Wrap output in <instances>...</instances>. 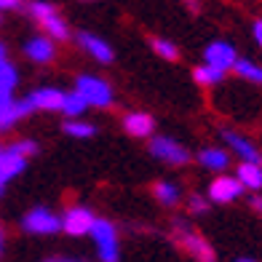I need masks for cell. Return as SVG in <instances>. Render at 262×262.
<instances>
[{"label": "cell", "mask_w": 262, "mask_h": 262, "mask_svg": "<svg viewBox=\"0 0 262 262\" xmlns=\"http://www.w3.org/2000/svg\"><path fill=\"white\" fill-rule=\"evenodd\" d=\"M75 91L89 102V107H110L113 104V86L97 75H80L75 80Z\"/></svg>", "instance_id": "6da1fadb"}, {"label": "cell", "mask_w": 262, "mask_h": 262, "mask_svg": "<svg viewBox=\"0 0 262 262\" xmlns=\"http://www.w3.org/2000/svg\"><path fill=\"white\" fill-rule=\"evenodd\" d=\"M89 235L94 238V244H97L99 259H104V262H115L118 259V230H115L113 222L94 220Z\"/></svg>", "instance_id": "7a4b0ae2"}, {"label": "cell", "mask_w": 262, "mask_h": 262, "mask_svg": "<svg viewBox=\"0 0 262 262\" xmlns=\"http://www.w3.org/2000/svg\"><path fill=\"white\" fill-rule=\"evenodd\" d=\"M21 230H27L32 235H54L62 230V220L56 217L51 209H32L30 214H25V220H21Z\"/></svg>", "instance_id": "3957f363"}, {"label": "cell", "mask_w": 262, "mask_h": 262, "mask_svg": "<svg viewBox=\"0 0 262 262\" xmlns=\"http://www.w3.org/2000/svg\"><path fill=\"white\" fill-rule=\"evenodd\" d=\"M150 152L158 161L169 163V166H185L190 161V152L177 139H171V137H156L150 142Z\"/></svg>", "instance_id": "277c9868"}, {"label": "cell", "mask_w": 262, "mask_h": 262, "mask_svg": "<svg viewBox=\"0 0 262 262\" xmlns=\"http://www.w3.org/2000/svg\"><path fill=\"white\" fill-rule=\"evenodd\" d=\"M244 193V185L238 182V177H217L209 185V201L214 204H230Z\"/></svg>", "instance_id": "5b68a950"}, {"label": "cell", "mask_w": 262, "mask_h": 262, "mask_svg": "<svg viewBox=\"0 0 262 262\" xmlns=\"http://www.w3.org/2000/svg\"><path fill=\"white\" fill-rule=\"evenodd\" d=\"M235 59H238V54H235V49H233L228 40H214V43L206 46V51H204V62L225 70V73H228V70H233Z\"/></svg>", "instance_id": "8992f818"}, {"label": "cell", "mask_w": 262, "mask_h": 262, "mask_svg": "<svg viewBox=\"0 0 262 262\" xmlns=\"http://www.w3.org/2000/svg\"><path fill=\"white\" fill-rule=\"evenodd\" d=\"M94 220H97V217H94L86 206H73V209H67L64 220H62V228L70 235H89Z\"/></svg>", "instance_id": "52a82bcc"}, {"label": "cell", "mask_w": 262, "mask_h": 262, "mask_svg": "<svg viewBox=\"0 0 262 262\" xmlns=\"http://www.w3.org/2000/svg\"><path fill=\"white\" fill-rule=\"evenodd\" d=\"M32 110H35V107H32L30 99H21V102L6 99V102H0V134H3V131H8L16 121H21L25 115H30Z\"/></svg>", "instance_id": "ba28073f"}, {"label": "cell", "mask_w": 262, "mask_h": 262, "mask_svg": "<svg viewBox=\"0 0 262 262\" xmlns=\"http://www.w3.org/2000/svg\"><path fill=\"white\" fill-rule=\"evenodd\" d=\"M25 166H27L25 156H19V152H14L11 147L0 150V193H3V187L14 180V177H19L25 171Z\"/></svg>", "instance_id": "9c48e42d"}, {"label": "cell", "mask_w": 262, "mask_h": 262, "mask_svg": "<svg viewBox=\"0 0 262 262\" xmlns=\"http://www.w3.org/2000/svg\"><path fill=\"white\" fill-rule=\"evenodd\" d=\"M78 43H80V49L86 51L89 56H94L97 62H102V64H110V62H113V49H110V43L102 40L99 35H94V32H80V35H78Z\"/></svg>", "instance_id": "30bf717a"}, {"label": "cell", "mask_w": 262, "mask_h": 262, "mask_svg": "<svg viewBox=\"0 0 262 262\" xmlns=\"http://www.w3.org/2000/svg\"><path fill=\"white\" fill-rule=\"evenodd\" d=\"M27 99L32 102L35 110H49V113H54V110H62L64 91L51 89V86H43V89H38V91H32Z\"/></svg>", "instance_id": "8fae6325"}, {"label": "cell", "mask_w": 262, "mask_h": 262, "mask_svg": "<svg viewBox=\"0 0 262 262\" xmlns=\"http://www.w3.org/2000/svg\"><path fill=\"white\" fill-rule=\"evenodd\" d=\"M180 241H182V246H185L195 259H204V262H211V259H214V249H211L198 233L187 230V228H180Z\"/></svg>", "instance_id": "7c38bea8"}, {"label": "cell", "mask_w": 262, "mask_h": 262, "mask_svg": "<svg viewBox=\"0 0 262 262\" xmlns=\"http://www.w3.org/2000/svg\"><path fill=\"white\" fill-rule=\"evenodd\" d=\"M123 128L131 137H150L152 128H156V121L147 113H128L123 115Z\"/></svg>", "instance_id": "4fadbf2b"}, {"label": "cell", "mask_w": 262, "mask_h": 262, "mask_svg": "<svg viewBox=\"0 0 262 262\" xmlns=\"http://www.w3.org/2000/svg\"><path fill=\"white\" fill-rule=\"evenodd\" d=\"M25 54L27 59H32V62H38V64H46V62H51L54 59V40L46 35V38H32L30 43H25Z\"/></svg>", "instance_id": "5bb4252c"}, {"label": "cell", "mask_w": 262, "mask_h": 262, "mask_svg": "<svg viewBox=\"0 0 262 262\" xmlns=\"http://www.w3.org/2000/svg\"><path fill=\"white\" fill-rule=\"evenodd\" d=\"M235 177L246 190H262V163L259 161H244L238 166Z\"/></svg>", "instance_id": "9a60e30c"}, {"label": "cell", "mask_w": 262, "mask_h": 262, "mask_svg": "<svg viewBox=\"0 0 262 262\" xmlns=\"http://www.w3.org/2000/svg\"><path fill=\"white\" fill-rule=\"evenodd\" d=\"M222 137H225V142H228V147L235 150V156H241L244 161H259V150H257L246 137L235 134V131H225Z\"/></svg>", "instance_id": "2e32d148"}, {"label": "cell", "mask_w": 262, "mask_h": 262, "mask_svg": "<svg viewBox=\"0 0 262 262\" xmlns=\"http://www.w3.org/2000/svg\"><path fill=\"white\" fill-rule=\"evenodd\" d=\"M198 161L209 171H225V169H228V163H230V156L225 150H220V147H204L198 152Z\"/></svg>", "instance_id": "e0dca14e"}, {"label": "cell", "mask_w": 262, "mask_h": 262, "mask_svg": "<svg viewBox=\"0 0 262 262\" xmlns=\"http://www.w3.org/2000/svg\"><path fill=\"white\" fill-rule=\"evenodd\" d=\"M16 80H19V75H16L14 64L8 59H0V102L11 99V94L16 89Z\"/></svg>", "instance_id": "ac0fdd59"}, {"label": "cell", "mask_w": 262, "mask_h": 262, "mask_svg": "<svg viewBox=\"0 0 262 262\" xmlns=\"http://www.w3.org/2000/svg\"><path fill=\"white\" fill-rule=\"evenodd\" d=\"M40 25L46 30V35H49L51 40H67V35H70V27H67V21L56 14V11H51L46 19H40Z\"/></svg>", "instance_id": "d6986e66"}, {"label": "cell", "mask_w": 262, "mask_h": 262, "mask_svg": "<svg viewBox=\"0 0 262 262\" xmlns=\"http://www.w3.org/2000/svg\"><path fill=\"white\" fill-rule=\"evenodd\" d=\"M222 78H225V70L214 67L209 62H204L201 67L193 70V80L201 83V86H217V83H222Z\"/></svg>", "instance_id": "ffe728a7"}, {"label": "cell", "mask_w": 262, "mask_h": 262, "mask_svg": "<svg viewBox=\"0 0 262 262\" xmlns=\"http://www.w3.org/2000/svg\"><path fill=\"white\" fill-rule=\"evenodd\" d=\"M233 70H235V75H238V78H244V80H249V83H254V86H262V67L254 64L252 59H235Z\"/></svg>", "instance_id": "44dd1931"}, {"label": "cell", "mask_w": 262, "mask_h": 262, "mask_svg": "<svg viewBox=\"0 0 262 262\" xmlns=\"http://www.w3.org/2000/svg\"><path fill=\"white\" fill-rule=\"evenodd\" d=\"M86 107H89V102L83 99L78 91H73V94H64V102H62V113H64L67 118H78L80 113H86Z\"/></svg>", "instance_id": "7402d4cb"}, {"label": "cell", "mask_w": 262, "mask_h": 262, "mask_svg": "<svg viewBox=\"0 0 262 262\" xmlns=\"http://www.w3.org/2000/svg\"><path fill=\"white\" fill-rule=\"evenodd\" d=\"M156 198L163 206H174L177 201H180V187H177L174 182H158L156 185Z\"/></svg>", "instance_id": "603a6c76"}, {"label": "cell", "mask_w": 262, "mask_h": 262, "mask_svg": "<svg viewBox=\"0 0 262 262\" xmlns=\"http://www.w3.org/2000/svg\"><path fill=\"white\" fill-rule=\"evenodd\" d=\"M94 128L91 123H86V121H75V118H70V121L64 123V134H70V137H75V139H89V137H94Z\"/></svg>", "instance_id": "cb8c5ba5"}, {"label": "cell", "mask_w": 262, "mask_h": 262, "mask_svg": "<svg viewBox=\"0 0 262 262\" xmlns=\"http://www.w3.org/2000/svg\"><path fill=\"white\" fill-rule=\"evenodd\" d=\"M152 49H156V54H158V56L171 59V62H174L177 56H180L177 46H174V43H169V40H163V38H156V40H152Z\"/></svg>", "instance_id": "d4e9b609"}, {"label": "cell", "mask_w": 262, "mask_h": 262, "mask_svg": "<svg viewBox=\"0 0 262 262\" xmlns=\"http://www.w3.org/2000/svg\"><path fill=\"white\" fill-rule=\"evenodd\" d=\"M11 150H14V152H19V156H32V152L35 150H38V145H35V142L32 139H21V142H14V145H11Z\"/></svg>", "instance_id": "484cf974"}, {"label": "cell", "mask_w": 262, "mask_h": 262, "mask_svg": "<svg viewBox=\"0 0 262 262\" xmlns=\"http://www.w3.org/2000/svg\"><path fill=\"white\" fill-rule=\"evenodd\" d=\"M51 11H56V8H54V6H49V3H43V0H38V3H32V6H30V14H32L35 19H38V21H40V19H46V16L51 14Z\"/></svg>", "instance_id": "4316f807"}, {"label": "cell", "mask_w": 262, "mask_h": 262, "mask_svg": "<svg viewBox=\"0 0 262 262\" xmlns=\"http://www.w3.org/2000/svg\"><path fill=\"white\" fill-rule=\"evenodd\" d=\"M187 209L193 211V214H206V211H209V201H206V198H201V195H190Z\"/></svg>", "instance_id": "83f0119b"}, {"label": "cell", "mask_w": 262, "mask_h": 262, "mask_svg": "<svg viewBox=\"0 0 262 262\" xmlns=\"http://www.w3.org/2000/svg\"><path fill=\"white\" fill-rule=\"evenodd\" d=\"M252 35H254V40L259 43V49H262V19L254 21V27H252Z\"/></svg>", "instance_id": "f1b7e54d"}, {"label": "cell", "mask_w": 262, "mask_h": 262, "mask_svg": "<svg viewBox=\"0 0 262 262\" xmlns=\"http://www.w3.org/2000/svg\"><path fill=\"white\" fill-rule=\"evenodd\" d=\"M21 0H0V11H11V8H19Z\"/></svg>", "instance_id": "f546056e"}, {"label": "cell", "mask_w": 262, "mask_h": 262, "mask_svg": "<svg viewBox=\"0 0 262 262\" xmlns=\"http://www.w3.org/2000/svg\"><path fill=\"white\" fill-rule=\"evenodd\" d=\"M0 59H6V46L0 43Z\"/></svg>", "instance_id": "4dcf8cb0"}, {"label": "cell", "mask_w": 262, "mask_h": 262, "mask_svg": "<svg viewBox=\"0 0 262 262\" xmlns=\"http://www.w3.org/2000/svg\"><path fill=\"white\" fill-rule=\"evenodd\" d=\"M0 252H3V230H0Z\"/></svg>", "instance_id": "1f68e13d"}, {"label": "cell", "mask_w": 262, "mask_h": 262, "mask_svg": "<svg viewBox=\"0 0 262 262\" xmlns=\"http://www.w3.org/2000/svg\"><path fill=\"white\" fill-rule=\"evenodd\" d=\"M259 163H262V158H259Z\"/></svg>", "instance_id": "d6a6232c"}]
</instances>
